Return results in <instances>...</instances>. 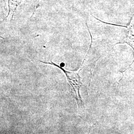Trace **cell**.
Listing matches in <instances>:
<instances>
[{
    "label": "cell",
    "mask_w": 134,
    "mask_h": 134,
    "mask_svg": "<svg viewBox=\"0 0 134 134\" xmlns=\"http://www.w3.org/2000/svg\"><path fill=\"white\" fill-rule=\"evenodd\" d=\"M24 0H8L9 11L5 19L12 20L14 16L18 7L23 2Z\"/></svg>",
    "instance_id": "obj_3"
},
{
    "label": "cell",
    "mask_w": 134,
    "mask_h": 134,
    "mask_svg": "<svg viewBox=\"0 0 134 134\" xmlns=\"http://www.w3.org/2000/svg\"><path fill=\"white\" fill-rule=\"evenodd\" d=\"M134 18V14L132 15L131 20L130 21L129 24L128 26H123V25H118L119 26H121V27H126L128 30V33L127 34V37L126 39L124 40H123L122 41L119 42L117 44H124V43H126L130 45L132 48L134 50V26H133V19ZM134 65V60L132 63V64L130 65L129 67L131 66V65Z\"/></svg>",
    "instance_id": "obj_2"
},
{
    "label": "cell",
    "mask_w": 134,
    "mask_h": 134,
    "mask_svg": "<svg viewBox=\"0 0 134 134\" xmlns=\"http://www.w3.org/2000/svg\"><path fill=\"white\" fill-rule=\"evenodd\" d=\"M43 63L46 64H50L56 67L60 68L61 70H62L63 72H65L66 77H67V80L68 81L69 84L72 86V90L74 93L75 95V98L77 101V104L79 108H80V107L83 106V103L82 100L81 96L80 93V89L81 87V86H83V84L82 83L81 81V77L79 76V73L77 72H68L64 70L61 66H59L57 64L53 63L52 61L51 63L45 62L42 61H39Z\"/></svg>",
    "instance_id": "obj_1"
}]
</instances>
